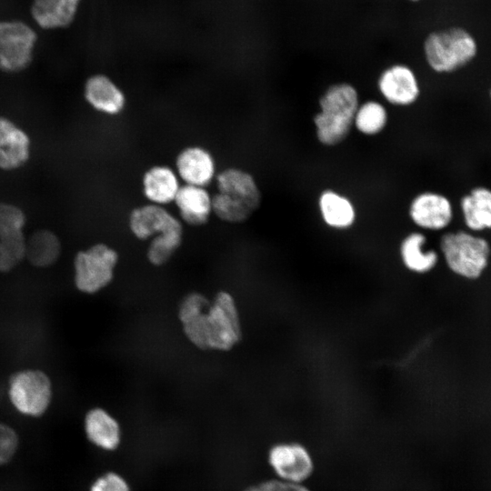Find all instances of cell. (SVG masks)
Wrapping results in <instances>:
<instances>
[{"mask_svg": "<svg viewBox=\"0 0 491 491\" xmlns=\"http://www.w3.org/2000/svg\"><path fill=\"white\" fill-rule=\"evenodd\" d=\"M178 316L186 337L202 350L227 351L241 339L237 308L227 292H219L213 302L190 293L181 302Z\"/></svg>", "mask_w": 491, "mask_h": 491, "instance_id": "6da1fadb", "label": "cell"}, {"mask_svg": "<svg viewBox=\"0 0 491 491\" xmlns=\"http://www.w3.org/2000/svg\"><path fill=\"white\" fill-rule=\"evenodd\" d=\"M320 111L313 117L320 144L335 146L344 142L353 125L359 105L356 88L346 82L330 85L318 99Z\"/></svg>", "mask_w": 491, "mask_h": 491, "instance_id": "7a4b0ae2", "label": "cell"}, {"mask_svg": "<svg viewBox=\"0 0 491 491\" xmlns=\"http://www.w3.org/2000/svg\"><path fill=\"white\" fill-rule=\"evenodd\" d=\"M423 52L428 66L438 74H451L471 63L477 55L476 39L466 29L449 27L431 32Z\"/></svg>", "mask_w": 491, "mask_h": 491, "instance_id": "3957f363", "label": "cell"}, {"mask_svg": "<svg viewBox=\"0 0 491 491\" xmlns=\"http://www.w3.org/2000/svg\"><path fill=\"white\" fill-rule=\"evenodd\" d=\"M440 249L449 269L467 279H476L483 274L491 254L486 238L464 230L444 234Z\"/></svg>", "mask_w": 491, "mask_h": 491, "instance_id": "277c9868", "label": "cell"}, {"mask_svg": "<svg viewBox=\"0 0 491 491\" xmlns=\"http://www.w3.org/2000/svg\"><path fill=\"white\" fill-rule=\"evenodd\" d=\"M37 39V33L27 23L0 20V71L15 74L28 68Z\"/></svg>", "mask_w": 491, "mask_h": 491, "instance_id": "5b68a950", "label": "cell"}, {"mask_svg": "<svg viewBox=\"0 0 491 491\" xmlns=\"http://www.w3.org/2000/svg\"><path fill=\"white\" fill-rule=\"evenodd\" d=\"M9 399L22 415L39 417L52 400V383L48 376L38 369H25L9 379Z\"/></svg>", "mask_w": 491, "mask_h": 491, "instance_id": "8992f818", "label": "cell"}, {"mask_svg": "<svg viewBox=\"0 0 491 491\" xmlns=\"http://www.w3.org/2000/svg\"><path fill=\"white\" fill-rule=\"evenodd\" d=\"M118 256L105 244H96L79 251L74 260L75 284L78 290L94 294L106 286L113 279Z\"/></svg>", "mask_w": 491, "mask_h": 491, "instance_id": "52a82bcc", "label": "cell"}, {"mask_svg": "<svg viewBox=\"0 0 491 491\" xmlns=\"http://www.w3.org/2000/svg\"><path fill=\"white\" fill-rule=\"evenodd\" d=\"M267 460L276 478L292 483L305 484L315 469L310 452L296 442L272 446Z\"/></svg>", "mask_w": 491, "mask_h": 491, "instance_id": "ba28073f", "label": "cell"}, {"mask_svg": "<svg viewBox=\"0 0 491 491\" xmlns=\"http://www.w3.org/2000/svg\"><path fill=\"white\" fill-rule=\"evenodd\" d=\"M377 89L389 104L396 106H409L418 100L421 94L415 71L402 63L393 64L380 73Z\"/></svg>", "mask_w": 491, "mask_h": 491, "instance_id": "9c48e42d", "label": "cell"}, {"mask_svg": "<svg viewBox=\"0 0 491 491\" xmlns=\"http://www.w3.org/2000/svg\"><path fill=\"white\" fill-rule=\"evenodd\" d=\"M408 215L418 227L439 231L446 228L454 218L452 201L446 195L436 191L420 192L409 204Z\"/></svg>", "mask_w": 491, "mask_h": 491, "instance_id": "30bf717a", "label": "cell"}, {"mask_svg": "<svg viewBox=\"0 0 491 491\" xmlns=\"http://www.w3.org/2000/svg\"><path fill=\"white\" fill-rule=\"evenodd\" d=\"M175 165L179 179L185 185L205 187L216 176L213 155L200 145H188L181 149L175 157Z\"/></svg>", "mask_w": 491, "mask_h": 491, "instance_id": "8fae6325", "label": "cell"}, {"mask_svg": "<svg viewBox=\"0 0 491 491\" xmlns=\"http://www.w3.org/2000/svg\"><path fill=\"white\" fill-rule=\"evenodd\" d=\"M128 225L132 234L141 240L183 230L180 221L166 208L151 203L135 207L129 214Z\"/></svg>", "mask_w": 491, "mask_h": 491, "instance_id": "7c38bea8", "label": "cell"}, {"mask_svg": "<svg viewBox=\"0 0 491 491\" xmlns=\"http://www.w3.org/2000/svg\"><path fill=\"white\" fill-rule=\"evenodd\" d=\"M84 96L90 106L107 115L121 114L126 105L124 91L104 74H95L86 79Z\"/></svg>", "mask_w": 491, "mask_h": 491, "instance_id": "4fadbf2b", "label": "cell"}, {"mask_svg": "<svg viewBox=\"0 0 491 491\" xmlns=\"http://www.w3.org/2000/svg\"><path fill=\"white\" fill-rule=\"evenodd\" d=\"M217 192L225 194L256 211L262 202V193L255 177L238 167L223 169L215 176Z\"/></svg>", "mask_w": 491, "mask_h": 491, "instance_id": "5bb4252c", "label": "cell"}, {"mask_svg": "<svg viewBox=\"0 0 491 491\" xmlns=\"http://www.w3.org/2000/svg\"><path fill=\"white\" fill-rule=\"evenodd\" d=\"M30 138L10 119L0 116V169L14 170L30 157Z\"/></svg>", "mask_w": 491, "mask_h": 491, "instance_id": "9a60e30c", "label": "cell"}, {"mask_svg": "<svg viewBox=\"0 0 491 491\" xmlns=\"http://www.w3.org/2000/svg\"><path fill=\"white\" fill-rule=\"evenodd\" d=\"M84 428L88 441L104 451H115L121 443L120 425L104 408L94 407L88 410L85 416Z\"/></svg>", "mask_w": 491, "mask_h": 491, "instance_id": "2e32d148", "label": "cell"}, {"mask_svg": "<svg viewBox=\"0 0 491 491\" xmlns=\"http://www.w3.org/2000/svg\"><path fill=\"white\" fill-rule=\"evenodd\" d=\"M180 186L176 172L168 165H152L142 176V192L151 204L164 206L174 202Z\"/></svg>", "mask_w": 491, "mask_h": 491, "instance_id": "e0dca14e", "label": "cell"}, {"mask_svg": "<svg viewBox=\"0 0 491 491\" xmlns=\"http://www.w3.org/2000/svg\"><path fill=\"white\" fill-rule=\"evenodd\" d=\"M81 0H33L30 14L44 30L68 27L75 20Z\"/></svg>", "mask_w": 491, "mask_h": 491, "instance_id": "ac0fdd59", "label": "cell"}, {"mask_svg": "<svg viewBox=\"0 0 491 491\" xmlns=\"http://www.w3.org/2000/svg\"><path fill=\"white\" fill-rule=\"evenodd\" d=\"M174 203L183 221L193 226L205 225L212 214V195L205 187L184 184Z\"/></svg>", "mask_w": 491, "mask_h": 491, "instance_id": "d6986e66", "label": "cell"}, {"mask_svg": "<svg viewBox=\"0 0 491 491\" xmlns=\"http://www.w3.org/2000/svg\"><path fill=\"white\" fill-rule=\"evenodd\" d=\"M462 217L471 232L491 230V188L477 185L465 194L459 202Z\"/></svg>", "mask_w": 491, "mask_h": 491, "instance_id": "ffe728a7", "label": "cell"}, {"mask_svg": "<svg viewBox=\"0 0 491 491\" xmlns=\"http://www.w3.org/2000/svg\"><path fill=\"white\" fill-rule=\"evenodd\" d=\"M317 203L321 217L329 227L346 229L355 224L356 207L347 196L326 188L319 194Z\"/></svg>", "mask_w": 491, "mask_h": 491, "instance_id": "44dd1931", "label": "cell"}, {"mask_svg": "<svg viewBox=\"0 0 491 491\" xmlns=\"http://www.w3.org/2000/svg\"><path fill=\"white\" fill-rule=\"evenodd\" d=\"M60 253V240L50 230H37L25 241V258L34 266L47 267L54 265L59 258Z\"/></svg>", "mask_w": 491, "mask_h": 491, "instance_id": "7402d4cb", "label": "cell"}, {"mask_svg": "<svg viewBox=\"0 0 491 491\" xmlns=\"http://www.w3.org/2000/svg\"><path fill=\"white\" fill-rule=\"evenodd\" d=\"M426 237L420 232L407 235L400 245V255L404 265L411 271L424 274L431 271L436 265L438 255L434 250L426 251Z\"/></svg>", "mask_w": 491, "mask_h": 491, "instance_id": "603a6c76", "label": "cell"}, {"mask_svg": "<svg viewBox=\"0 0 491 491\" xmlns=\"http://www.w3.org/2000/svg\"><path fill=\"white\" fill-rule=\"evenodd\" d=\"M388 113L385 105L376 100H367L359 105L354 126L356 130L368 136L380 134L387 125Z\"/></svg>", "mask_w": 491, "mask_h": 491, "instance_id": "cb8c5ba5", "label": "cell"}, {"mask_svg": "<svg viewBox=\"0 0 491 491\" xmlns=\"http://www.w3.org/2000/svg\"><path fill=\"white\" fill-rule=\"evenodd\" d=\"M212 213L227 223H243L255 213L246 204L217 192L212 195Z\"/></svg>", "mask_w": 491, "mask_h": 491, "instance_id": "d4e9b609", "label": "cell"}, {"mask_svg": "<svg viewBox=\"0 0 491 491\" xmlns=\"http://www.w3.org/2000/svg\"><path fill=\"white\" fill-rule=\"evenodd\" d=\"M25 241L23 230L0 236V272L11 271L25 258Z\"/></svg>", "mask_w": 491, "mask_h": 491, "instance_id": "484cf974", "label": "cell"}, {"mask_svg": "<svg viewBox=\"0 0 491 491\" xmlns=\"http://www.w3.org/2000/svg\"><path fill=\"white\" fill-rule=\"evenodd\" d=\"M183 239V230L156 235L151 242L147 250V258L155 266L165 264Z\"/></svg>", "mask_w": 491, "mask_h": 491, "instance_id": "4316f807", "label": "cell"}, {"mask_svg": "<svg viewBox=\"0 0 491 491\" xmlns=\"http://www.w3.org/2000/svg\"><path fill=\"white\" fill-rule=\"evenodd\" d=\"M25 215L18 206L0 202V236L14 231L23 230Z\"/></svg>", "mask_w": 491, "mask_h": 491, "instance_id": "83f0119b", "label": "cell"}, {"mask_svg": "<svg viewBox=\"0 0 491 491\" xmlns=\"http://www.w3.org/2000/svg\"><path fill=\"white\" fill-rule=\"evenodd\" d=\"M19 446V436L10 426L0 422V466L8 464Z\"/></svg>", "mask_w": 491, "mask_h": 491, "instance_id": "f1b7e54d", "label": "cell"}, {"mask_svg": "<svg viewBox=\"0 0 491 491\" xmlns=\"http://www.w3.org/2000/svg\"><path fill=\"white\" fill-rule=\"evenodd\" d=\"M89 491H131V487L123 476L109 471L96 477Z\"/></svg>", "mask_w": 491, "mask_h": 491, "instance_id": "f546056e", "label": "cell"}, {"mask_svg": "<svg viewBox=\"0 0 491 491\" xmlns=\"http://www.w3.org/2000/svg\"><path fill=\"white\" fill-rule=\"evenodd\" d=\"M243 491H311L305 484L292 483L273 478L254 484Z\"/></svg>", "mask_w": 491, "mask_h": 491, "instance_id": "4dcf8cb0", "label": "cell"}, {"mask_svg": "<svg viewBox=\"0 0 491 491\" xmlns=\"http://www.w3.org/2000/svg\"><path fill=\"white\" fill-rule=\"evenodd\" d=\"M408 1H410V2H418L420 0H408Z\"/></svg>", "mask_w": 491, "mask_h": 491, "instance_id": "1f68e13d", "label": "cell"}, {"mask_svg": "<svg viewBox=\"0 0 491 491\" xmlns=\"http://www.w3.org/2000/svg\"><path fill=\"white\" fill-rule=\"evenodd\" d=\"M489 97H490V101H491V88L489 90Z\"/></svg>", "mask_w": 491, "mask_h": 491, "instance_id": "d6a6232c", "label": "cell"}]
</instances>
